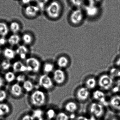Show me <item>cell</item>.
I'll return each instance as SVG.
<instances>
[{
	"mask_svg": "<svg viewBox=\"0 0 120 120\" xmlns=\"http://www.w3.org/2000/svg\"><path fill=\"white\" fill-rule=\"evenodd\" d=\"M108 110L105 106L91 101L87 104L85 112L92 120H106Z\"/></svg>",
	"mask_w": 120,
	"mask_h": 120,
	"instance_id": "cell-1",
	"label": "cell"
},
{
	"mask_svg": "<svg viewBox=\"0 0 120 120\" xmlns=\"http://www.w3.org/2000/svg\"><path fill=\"white\" fill-rule=\"evenodd\" d=\"M81 105L74 98L68 99L63 103L61 109L73 118L75 116L80 112Z\"/></svg>",
	"mask_w": 120,
	"mask_h": 120,
	"instance_id": "cell-2",
	"label": "cell"
},
{
	"mask_svg": "<svg viewBox=\"0 0 120 120\" xmlns=\"http://www.w3.org/2000/svg\"><path fill=\"white\" fill-rule=\"evenodd\" d=\"M62 6L60 2L57 0H54L48 4L45 8L46 15L53 19H58L61 15Z\"/></svg>",
	"mask_w": 120,
	"mask_h": 120,
	"instance_id": "cell-3",
	"label": "cell"
},
{
	"mask_svg": "<svg viewBox=\"0 0 120 120\" xmlns=\"http://www.w3.org/2000/svg\"><path fill=\"white\" fill-rule=\"evenodd\" d=\"M92 91L84 86H79L74 92V98L80 104L89 102L91 98Z\"/></svg>",
	"mask_w": 120,
	"mask_h": 120,
	"instance_id": "cell-4",
	"label": "cell"
},
{
	"mask_svg": "<svg viewBox=\"0 0 120 120\" xmlns=\"http://www.w3.org/2000/svg\"><path fill=\"white\" fill-rule=\"evenodd\" d=\"M97 79L99 89L105 92L111 90L115 84L114 79L109 73L101 74Z\"/></svg>",
	"mask_w": 120,
	"mask_h": 120,
	"instance_id": "cell-5",
	"label": "cell"
},
{
	"mask_svg": "<svg viewBox=\"0 0 120 120\" xmlns=\"http://www.w3.org/2000/svg\"><path fill=\"white\" fill-rule=\"evenodd\" d=\"M47 98L45 92L41 90L34 91L30 96L31 103L34 106L41 107L46 103Z\"/></svg>",
	"mask_w": 120,
	"mask_h": 120,
	"instance_id": "cell-6",
	"label": "cell"
},
{
	"mask_svg": "<svg viewBox=\"0 0 120 120\" xmlns=\"http://www.w3.org/2000/svg\"><path fill=\"white\" fill-rule=\"evenodd\" d=\"M52 74V78L55 85L63 86L67 82L68 75L65 70L57 68Z\"/></svg>",
	"mask_w": 120,
	"mask_h": 120,
	"instance_id": "cell-7",
	"label": "cell"
},
{
	"mask_svg": "<svg viewBox=\"0 0 120 120\" xmlns=\"http://www.w3.org/2000/svg\"><path fill=\"white\" fill-rule=\"evenodd\" d=\"M108 99L109 97L105 92L100 89H96L92 91L91 101L101 104L107 107Z\"/></svg>",
	"mask_w": 120,
	"mask_h": 120,
	"instance_id": "cell-8",
	"label": "cell"
},
{
	"mask_svg": "<svg viewBox=\"0 0 120 120\" xmlns=\"http://www.w3.org/2000/svg\"><path fill=\"white\" fill-rule=\"evenodd\" d=\"M85 13L80 8H76L70 13L69 20L71 24L77 26L82 24L84 19Z\"/></svg>",
	"mask_w": 120,
	"mask_h": 120,
	"instance_id": "cell-9",
	"label": "cell"
},
{
	"mask_svg": "<svg viewBox=\"0 0 120 120\" xmlns=\"http://www.w3.org/2000/svg\"><path fill=\"white\" fill-rule=\"evenodd\" d=\"M108 108L112 112L117 113L120 111V94H113L109 97Z\"/></svg>",
	"mask_w": 120,
	"mask_h": 120,
	"instance_id": "cell-10",
	"label": "cell"
},
{
	"mask_svg": "<svg viewBox=\"0 0 120 120\" xmlns=\"http://www.w3.org/2000/svg\"><path fill=\"white\" fill-rule=\"evenodd\" d=\"M39 83L40 86L48 91L53 89L55 85L52 77L46 74H43L40 76Z\"/></svg>",
	"mask_w": 120,
	"mask_h": 120,
	"instance_id": "cell-11",
	"label": "cell"
},
{
	"mask_svg": "<svg viewBox=\"0 0 120 120\" xmlns=\"http://www.w3.org/2000/svg\"><path fill=\"white\" fill-rule=\"evenodd\" d=\"M25 65L27 68V72L37 73L41 67V63L36 58L30 57L25 60Z\"/></svg>",
	"mask_w": 120,
	"mask_h": 120,
	"instance_id": "cell-12",
	"label": "cell"
},
{
	"mask_svg": "<svg viewBox=\"0 0 120 120\" xmlns=\"http://www.w3.org/2000/svg\"><path fill=\"white\" fill-rule=\"evenodd\" d=\"M71 61L70 58L67 55H61L56 60V65L58 68L65 70L70 66Z\"/></svg>",
	"mask_w": 120,
	"mask_h": 120,
	"instance_id": "cell-13",
	"label": "cell"
},
{
	"mask_svg": "<svg viewBox=\"0 0 120 120\" xmlns=\"http://www.w3.org/2000/svg\"><path fill=\"white\" fill-rule=\"evenodd\" d=\"M84 12L88 17L93 18L99 15L100 9L98 6L87 4L84 7Z\"/></svg>",
	"mask_w": 120,
	"mask_h": 120,
	"instance_id": "cell-14",
	"label": "cell"
},
{
	"mask_svg": "<svg viewBox=\"0 0 120 120\" xmlns=\"http://www.w3.org/2000/svg\"><path fill=\"white\" fill-rule=\"evenodd\" d=\"M83 85L92 91L97 89L98 87L97 78L93 75L89 76L84 80Z\"/></svg>",
	"mask_w": 120,
	"mask_h": 120,
	"instance_id": "cell-15",
	"label": "cell"
},
{
	"mask_svg": "<svg viewBox=\"0 0 120 120\" xmlns=\"http://www.w3.org/2000/svg\"><path fill=\"white\" fill-rule=\"evenodd\" d=\"M40 9L36 5H29L24 9L25 15L29 17L33 18L39 14Z\"/></svg>",
	"mask_w": 120,
	"mask_h": 120,
	"instance_id": "cell-16",
	"label": "cell"
},
{
	"mask_svg": "<svg viewBox=\"0 0 120 120\" xmlns=\"http://www.w3.org/2000/svg\"><path fill=\"white\" fill-rule=\"evenodd\" d=\"M22 87L18 83H15L11 87L10 91L11 94L15 97H19L22 96L23 94Z\"/></svg>",
	"mask_w": 120,
	"mask_h": 120,
	"instance_id": "cell-17",
	"label": "cell"
},
{
	"mask_svg": "<svg viewBox=\"0 0 120 120\" xmlns=\"http://www.w3.org/2000/svg\"><path fill=\"white\" fill-rule=\"evenodd\" d=\"M12 67L14 72L20 73L27 72V68L26 65L20 61H17L14 62Z\"/></svg>",
	"mask_w": 120,
	"mask_h": 120,
	"instance_id": "cell-18",
	"label": "cell"
},
{
	"mask_svg": "<svg viewBox=\"0 0 120 120\" xmlns=\"http://www.w3.org/2000/svg\"><path fill=\"white\" fill-rule=\"evenodd\" d=\"M28 52V49L24 45H20L17 48L15 53L22 60H26Z\"/></svg>",
	"mask_w": 120,
	"mask_h": 120,
	"instance_id": "cell-19",
	"label": "cell"
},
{
	"mask_svg": "<svg viewBox=\"0 0 120 120\" xmlns=\"http://www.w3.org/2000/svg\"><path fill=\"white\" fill-rule=\"evenodd\" d=\"M72 118L70 115L60 109L54 120H72Z\"/></svg>",
	"mask_w": 120,
	"mask_h": 120,
	"instance_id": "cell-20",
	"label": "cell"
},
{
	"mask_svg": "<svg viewBox=\"0 0 120 120\" xmlns=\"http://www.w3.org/2000/svg\"><path fill=\"white\" fill-rule=\"evenodd\" d=\"M55 69V64L51 62H46L43 66V70L44 74L47 75L53 73Z\"/></svg>",
	"mask_w": 120,
	"mask_h": 120,
	"instance_id": "cell-21",
	"label": "cell"
},
{
	"mask_svg": "<svg viewBox=\"0 0 120 120\" xmlns=\"http://www.w3.org/2000/svg\"><path fill=\"white\" fill-rule=\"evenodd\" d=\"M60 108H57L56 109L51 108L49 109L46 111L45 115L46 117L49 120H54L56 114L58 113V111L60 110Z\"/></svg>",
	"mask_w": 120,
	"mask_h": 120,
	"instance_id": "cell-22",
	"label": "cell"
},
{
	"mask_svg": "<svg viewBox=\"0 0 120 120\" xmlns=\"http://www.w3.org/2000/svg\"><path fill=\"white\" fill-rule=\"evenodd\" d=\"M21 38L19 35L17 34H13L11 35L8 40V44L12 46L18 45L19 43Z\"/></svg>",
	"mask_w": 120,
	"mask_h": 120,
	"instance_id": "cell-23",
	"label": "cell"
},
{
	"mask_svg": "<svg viewBox=\"0 0 120 120\" xmlns=\"http://www.w3.org/2000/svg\"><path fill=\"white\" fill-rule=\"evenodd\" d=\"M3 53L6 59L10 60L15 58L16 53L12 49L6 48L4 50Z\"/></svg>",
	"mask_w": 120,
	"mask_h": 120,
	"instance_id": "cell-24",
	"label": "cell"
},
{
	"mask_svg": "<svg viewBox=\"0 0 120 120\" xmlns=\"http://www.w3.org/2000/svg\"><path fill=\"white\" fill-rule=\"evenodd\" d=\"M10 106L7 104L1 103H0V116L3 117L8 115L10 112Z\"/></svg>",
	"mask_w": 120,
	"mask_h": 120,
	"instance_id": "cell-25",
	"label": "cell"
},
{
	"mask_svg": "<svg viewBox=\"0 0 120 120\" xmlns=\"http://www.w3.org/2000/svg\"><path fill=\"white\" fill-rule=\"evenodd\" d=\"M9 27L5 22H0V36L5 37L9 32Z\"/></svg>",
	"mask_w": 120,
	"mask_h": 120,
	"instance_id": "cell-26",
	"label": "cell"
},
{
	"mask_svg": "<svg viewBox=\"0 0 120 120\" xmlns=\"http://www.w3.org/2000/svg\"><path fill=\"white\" fill-rule=\"evenodd\" d=\"M22 87L26 92H30L34 89V84L30 80H26L23 83Z\"/></svg>",
	"mask_w": 120,
	"mask_h": 120,
	"instance_id": "cell-27",
	"label": "cell"
},
{
	"mask_svg": "<svg viewBox=\"0 0 120 120\" xmlns=\"http://www.w3.org/2000/svg\"><path fill=\"white\" fill-rule=\"evenodd\" d=\"M9 28V30L13 34H17L20 30V26L18 22H13L10 24Z\"/></svg>",
	"mask_w": 120,
	"mask_h": 120,
	"instance_id": "cell-28",
	"label": "cell"
},
{
	"mask_svg": "<svg viewBox=\"0 0 120 120\" xmlns=\"http://www.w3.org/2000/svg\"><path fill=\"white\" fill-rule=\"evenodd\" d=\"M5 80L8 83L12 82L16 79V76L14 72L8 71L4 75Z\"/></svg>",
	"mask_w": 120,
	"mask_h": 120,
	"instance_id": "cell-29",
	"label": "cell"
},
{
	"mask_svg": "<svg viewBox=\"0 0 120 120\" xmlns=\"http://www.w3.org/2000/svg\"><path fill=\"white\" fill-rule=\"evenodd\" d=\"M23 41L26 45H30L33 41V38L30 34L25 33L23 34L22 37Z\"/></svg>",
	"mask_w": 120,
	"mask_h": 120,
	"instance_id": "cell-30",
	"label": "cell"
},
{
	"mask_svg": "<svg viewBox=\"0 0 120 120\" xmlns=\"http://www.w3.org/2000/svg\"><path fill=\"white\" fill-rule=\"evenodd\" d=\"M32 116L35 119L39 120L44 118V112L42 110L40 109H37L34 110L32 112Z\"/></svg>",
	"mask_w": 120,
	"mask_h": 120,
	"instance_id": "cell-31",
	"label": "cell"
},
{
	"mask_svg": "<svg viewBox=\"0 0 120 120\" xmlns=\"http://www.w3.org/2000/svg\"><path fill=\"white\" fill-rule=\"evenodd\" d=\"M72 120H92L86 113H80L74 116Z\"/></svg>",
	"mask_w": 120,
	"mask_h": 120,
	"instance_id": "cell-32",
	"label": "cell"
},
{
	"mask_svg": "<svg viewBox=\"0 0 120 120\" xmlns=\"http://www.w3.org/2000/svg\"><path fill=\"white\" fill-rule=\"evenodd\" d=\"M34 1L36 4V5L39 8L40 10H41L46 8L48 3L49 0H34Z\"/></svg>",
	"mask_w": 120,
	"mask_h": 120,
	"instance_id": "cell-33",
	"label": "cell"
},
{
	"mask_svg": "<svg viewBox=\"0 0 120 120\" xmlns=\"http://www.w3.org/2000/svg\"><path fill=\"white\" fill-rule=\"evenodd\" d=\"M0 67L4 70H8L11 67L10 60L6 59L3 60L0 63Z\"/></svg>",
	"mask_w": 120,
	"mask_h": 120,
	"instance_id": "cell-34",
	"label": "cell"
},
{
	"mask_svg": "<svg viewBox=\"0 0 120 120\" xmlns=\"http://www.w3.org/2000/svg\"><path fill=\"white\" fill-rule=\"evenodd\" d=\"M72 5L77 8H80L83 5L85 0H69Z\"/></svg>",
	"mask_w": 120,
	"mask_h": 120,
	"instance_id": "cell-35",
	"label": "cell"
},
{
	"mask_svg": "<svg viewBox=\"0 0 120 120\" xmlns=\"http://www.w3.org/2000/svg\"><path fill=\"white\" fill-rule=\"evenodd\" d=\"M16 80L19 83H23L26 80V77L25 75L23 74H19L16 77Z\"/></svg>",
	"mask_w": 120,
	"mask_h": 120,
	"instance_id": "cell-36",
	"label": "cell"
},
{
	"mask_svg": "<svg viewBox=\"0 0 120 120\" xmlns=\"http://www.w3.org/2000/svg\"><path fill=\"white\" fill-rule=\"evenodd\" d=\"M102 0H85L89 5L98 6L101 3Z\"/></svg>",
	"mask_w": 120,
	"mask_h": 120,
	"instance_id": "cell-37",
	"label": "cell"
},
{
	"mask_svg": "<svg viewBox=\"0 0 120 120\" xmlns=\"http://www.w3.org/2000/svg\"><path fill=\"white\" fill-rule=\"evenodd\" d=\"M7 97V94L5 91L0 90V103H2Z\"/></svg>",
	"mask_w": 120,
	"mask_h": 120,
	"instance_id": "cell-38",
	"label": "cell"
},
{
	"mask_svg": "<svg viewBox=\"0 0 120 120\" xmlns=\"http://www.w3.org/2000/svg\"><path fill=\"white\" fill-rule=\"evenodd\" d=\"M34 118L33 117L32 115L27 114L25 115L21 119V120H35Z\"/></svg>",
	"mask_w": 120,
	"mask_h": 120,
	"instance_id": "cell-39",
	"label": "cell"
},
{
	"mask_svg": "<svg viewBox=\"0 0 120 120\" xmlns=\"http://www.w3.org/2000/svg\"><path fill=\"white\" fill-rule=\"evenodd\" d=\"M6 42V40L5 37H1L0 38V45H3L5 44Z\"/></svg>",
	"mask_w": 120,
	"mask_h": 120,
	"instance_id": "cell-40",
	"label": "cell"
},
{
	"mask_svg": "<svg viewBox=\"0 0 120 120\" xmlns=\"http://www.w3.org/2000/svg\"><path fill=\"white\" fill-rule=\"evenodd\" d=\"M31 1L32 0H21V1L23 4L27 5H30V4Z\"/></svg>",
	"mask_w": 120,
	"mask_h": 120,
	"instance_id": "cell-41",
	"label": "cell"
},
{
	"mask_svg": "<svg viewBox=\"0 0 120 120\" xmlns=\"http://www.w3.org/2000/svg\"><path fill=\"white\" fill-rule=\"evenodd\" d=\"M4 82L3 78L0 76V88H1L3 85Z\"/></svg>",
	"mask_w": 120,
	"mask_h": 120,
	"instance_id": "cell-42",
	"label": "cell"
},
{
	"mask_svg": "<svg viewBox=\"0 0 120 120\" xmlns=\"http://www.w3.org/2000/svg\"><path fill=\"white\" fill-rule=\"evenodd\" d=\"M48 120V119H46V118H42V119H41V120Z\"/></svg>",
	"mask_w": 120,
	"mask_h": 120,
	"instance_id": "cell-43",
	"label": "cell"
},
{
	"mask_svg": "<svg viewBox=\"0 0 120 120\" xmlns=\"http://www.w3.org/2000/svg\"><path fill=\"white\" fill-rule=\"evenodd\" d=\"M117 114H118V116H119V117H120V111L118 113H117Z\"/></svg>",
	"mask_w": 120,
	"mask_h": 120,
	"instance_id": "cell-44",
	"label": "cell"
},
{
	"mask_svg": "<svg viewBox=\"0 0 120 120\" xmlns=\"http://www.w3.org/2000/svg\"><path fill=\"white\" fill-rule=\"evenodd\" d=\"M1 49L0 47V55L1 53Z\"/></svg>",
	"mask_w": 120,
	"mask_h": 120,
	"instance_id": "cell-45",
	"label": "cell"
},
{
	"mask_svg": "<svg viewBox=\"0 0 120 120\" xmlns=\"http://www.w3.org/2000/svg\"><path fill=\"white\" fill-rule=\"evenodd\" d=\"M2 118V117H1V116H0V120H1V118Z\"/></svg>",
	"mask_w": 120,
	"mask_h": 120,
	"instance_id": "cell-46",
	"label": "cell"
},
{
	"mask_svg": "<svg viewBox=\"0 0 120 120\" xmlns=\"http://www.w3.org/2000/svg\"><path fill=\"white\" fill-rule=\"evenodd\" d=\"M1 68V67H0V68Z\"/></svg>",
	"mask_w": 120,
	"mask_h": 120,
	"instance_id": "cell-47",
	"label": "cell"
},
{
	"mask_svg": "<svg viewBox=\"0 0 120 120\" xmlns=\"http://www.w3.org/2000/svg\"></svg>",
	"mask_w": 120,
	"mask_h": 120,
	"instance_id": "cell-48",
	"label": "cell"
}]
</instances>
